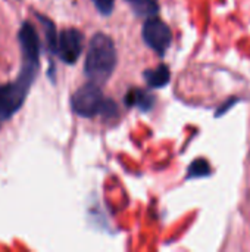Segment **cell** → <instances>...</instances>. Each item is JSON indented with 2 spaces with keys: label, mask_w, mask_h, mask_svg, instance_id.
Listing matches in <instances>:
<instances>
[{
  "label": "cell",
  "mask_w": 250,
  "mask_h": 252,
  "mask_svg": "<svg viewBox=\"0 0 250 252\" xmlns=\"http://www.w3.org/2000/svg\"><path fill=\"white\" fill-rule=\"evenodd\" d=\"M118 62V53L113 40L103 34L97 32L90 40L85 62L84 74L85 77L96 84H105L113 74Z\"/></svg>",
  "instance_id": "cell-1"
},
{
  "label": "cell",
  "mask_w": 250,
  "mask_h": 252,
  "mask_svg": "<svg viewBox=\"0 0 250 252\" xmlns=\"http://www.w3.org/2000/svg\"><path fill=\"white\" fill-rule=\"evenodd\" d=\"M40 63L22 61L19 75L15 81L0 86V121L13 117L25 103L27 94L37 77Z\"/></svg>",
  "instance_id": "cell-2"
},
{
  "label": "cell",
  "mask_w": 250,
  "mask_h": 252,
  "mask_svg": "<svg viewBox=\"0 0 250 252\" xmlns=\"http://www.w3.org/2000/svg\"><path fill=\"white\" fill-rule=\"evenodd\" d=\"M71 108L78 117L83 118H91L96 115L111 118L118 114L116 103L106 99L100 86L91 81L74 92L71 96Z\"/></svg>",
  "instance_id": "cell-3"
},
{
  "label": "cell",
  "mask_w": 250,
  "mask_h": 252,
  "mask_svg": "<svg viewBox=\"0 0 250 252\" xmlns=\"http://www.w3.org/2000/svg\"><path fill=\"white\" fill-rule=\"evenodd\" d=\"M141 37L144 43L156 52L159 56H164L172 43V31L167 22H164L156 15L146 18L141 30Z\"/></svg>",
  "instance_id": "cell-4"
},
{
  "label": "cell",
  "mask_w": 250,
  "mask_h": 252,
  "mask_svg": "<svg viewBox=\"0 0 250 252\" xmlns=\"http://www.w3.org/2000/svg\"><path fill=\"white\" fill-rule=\"evenodd\" d=\"M83 46H84V34L80 30L65 28L60 32H57L56 53L65 63L68 65L75 63L81 56Z\"/></svg>",
  "instance_id": "cell-5"
},
{
  "label": "cell",
  "mask_w": 250,
  "mask_h": 252,
  "mask_svg": "<svg viewBox=\"0 0 250 252\" xmlns=\"http://www.w3.org/2000/svg\"><path fill=\"white\" fill-rule=\"evenodd\" d=\"M125 105L139 108L141 111H150L155 105V96L143 89H130L125 94Z\"/></svg>",
  "instance_id": "cell-6"
},
{
  "label": "cell",
  "mask_w": 250,
  "mask_h": 252,
  "mask_svg": "<svg viewBox=\"0 0 250 252\" xmlns=\"http://www.w3.org/2000/svg\"><path fill=\"white\" fill-rule=\"evenodd\" d=\"M143 77H144L149 87L161 89V87H165L171 81V71L165 63H161L156 68L144 71Z\"/></svg>",
  "instance_id": "cell-7"
},
{
  "label": "cell",
  "mask_w": 250,
  "mask_h": 252,
  "mask_svg": "<svg viewBox=\"0 0 250 252\" xmlns=\"http://www.w3.org/2000/svg\"><path fill=\"white\" fill-rule=\"evenodd\" d=\"M134 13L140 18H149L153 15H158L159 12V1L158 0H125Z\"/></svg>",
  "instance_id": "cell-8"
},
{
  "label": "cell",
  "mask_w": 250,
  "mask_h": 252,
  "mask_svg": "<svg viewBox=\"0 0 250 252\" xmlns=\"http://www.w3.org/2000/svg\"><path fill=\"white\" fill-rule=\"evenodd\" d=\"M38 19L41 22V27H43V31H44V37H46V44H47V49L50 53H56V44H57V31H56V27L55 24L46 18V16H41L38 15Z\"/></svg>",
  "instance_id": "cell-9"
},
{
  "label": "cell",
  "mask_w": 250,
  "mask_h": 252,
  "mask_svg": "<svg viewBox=\"0 0 250 252\" xmlns=\"http://www.w3.org/2000/svg\"><path fill=\"white\" fill-rule=\"evenodd\" d=\"M211 174V165L205 158H199L189 165L187 179H200Z\"/></svg>",
  "instance_id": "cell-10"
},
{
  "label": "cell",
  "mask_w": 250,
  "mask_h": 252,
  "mask_svg": "<svg viewBox=\"0 0 250 252\" xmlns=\"http://www.w3.org/2000/svg\"><path fill=\"white\" fill-rule=\"evenodd\" d=\"M93 4L96 6V9L103 15V16H109L113 12L115 7V0H91Z\"/></svg>",
  "instance_id": "cell-11"
},
{
  "label": "cell",
  "mask_w": 250,
  "mask_h": 252,
  "mask_svg": "<svg viewBox=\"0 0 250 252\" xmlns=\"http://www.w3.org/2000/svg\"><path fill=\"white\" fill-rule=\"evenodd\" d=\"M237 100H239L237 97H231V99H228V100H227V102H225V103H224V105L221 106V108H218V111H217L215 117L224 115V114H225V112H227V111H228V109H230V108H231V106H233V105L236 103V102H237Z\"/></svg>",
  "instance_id": "cell-12"
}]
</instances>
